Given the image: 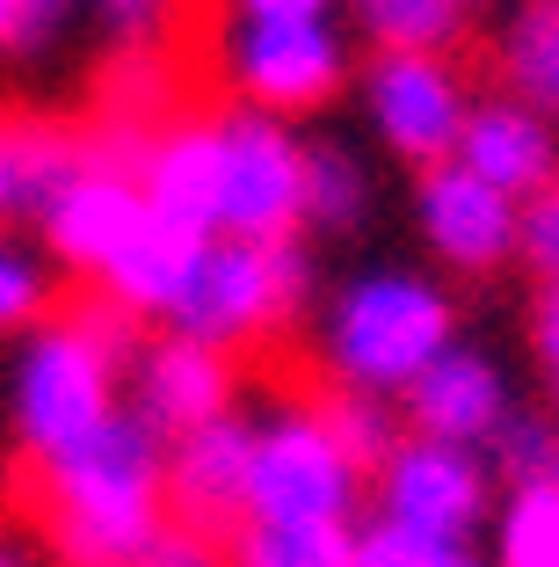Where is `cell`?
<instances>
[{
    "label": "cell",
    "mask_w": 559,
    "mask_h": 567,
    "mask_svg": "<svg viewBox=\"0 0 559 567\" xmlns=\"http://www.w3.org/2000/svg\"><path fill=\"white\" fill-rule=\"evenodd\" d=\"M51 306H59L51 262L37 248H22V240L0 234V342H8V334H37L51 320Z\"/></svg>",
    "instance_id": "cb8c5ba5"
},
{
    "label": "cell",
    "mask_w": 559,
    "mask_h": 567,
    "mask_svg": "<svg viewBox=\"0 0 559 567\" xmlns=\"http://www.w3.org/2000/svg\"><path fill=\"white\" fill-rule=\"evenodd\" d=\"M102 16H110V30H124V37H146L153 22L175 8V0H95Z\"/></svg>",
    "instance_id": "1f68e13d"
},
{
    "label": "cell",
    "mask_w": 559,
    "mask_h": 567,
    "mask_svg": "<svg viewBox=\"0 0 559 567\" xmlns=\"http://www.w3.org/2000/svg\"><path fill=\"white\" fill-rule=\"evenodd\" d=\"M363 117L379 132V146L407 167H444L458 161V138L473 124V81H465L451 59H428V51H379L363 66Z\"/></svg>",
    "instance_id": "ba28073f"
},
{
    "label": "cell",
    "mask_w": 559,
    "mask_h": 567,
    "mask_svg": "<svg viewBox=\"0 0 559 567\" xmlns=\"http://www.w3.org/2000/svg\"><path fill=\"white\" fill-rule=\"evenodd\" d=\"M516 255L538 269V284H559V183L524 204V240H516Z\"/></svg>",
    "instance_id": "83f0119b"
},
{
    "label": "cell",
    "mask_w": 559,
    "mask_h": 567,
    "mask_svg": "<svg viewBox=\"0 0 559 567\" xmlns=\"http://www.w3.org/2000/svg\"><path fill=\"white\" fill-rule=\"evenodd\" d=\"M30 502L59 567H138L167 532V436L124 401L81 451L30 466Z\"/></svg>",
    "instance_id": "6da1fadb"
},
{
    "label": "cell",
    "mask_w": 559,
    "mask_h": 567,
    "mask_svg": "<svg viewBox=\"0 0 559 567\" xmlns=\"http://www.w3.org/2000/svg\"><path fill=\"white\" fill-rule=\"evenodd\" d=\"M458 167H473L479 183H494L501 197L530 204L538 189L559 183V124H545L516 95H479L473 124L458 138Z\"/></svg>",
    "instance_id": "9a60e30c"
},
{
    "label": "cell",
    "mask_w": 559,
    "mask_h": 567,
    "mask_svg": "<svg viewBox=\"0 0 559 567\" xmlns=\"http://www.w3.org/2000/svg\"><path fill=\"white\" fill-rule=\"evenodd\" d=\"M349 567H494L479 560L473 546H436V538H414L400 524H356V546H349Z\"/></svg>",
    "instance_id": "484cf974"
},
{
    "label": "cell",
    "mask_w": 559,
    "mask_h": 567,
    "mask_svg": "<svg viewBox=\"0 0 559 567\" xmlns=\"http://www.w3.org/2000/svg\"><path fill=\"white\" fill-rule=\"evenodd\" d=\"M458 342V306L428 269L371 262L334 284L320 313V364L342 393L400 401L436 357Z\"/></svg>",
    "instance_id": "3957f363"
},
{
    "label": "cell",
    "mask_w": 559,
    "mask_h": 567,
    "mask_svg": "<svg viewBox=\"0 0 559 567\" xmlns=\"http://www.w3.org/2000/svg\"><path fill=\"white\" fill-rule=\"evenodd\" d=\"M306 299H313V255L298 248V240L218 234L204 248L189 291L175 299L167 328L189 334V342H211V350H240V342H262L283 320H298Z\"/></svg>",
    "instance_id": "277c9868"
},
{
    "label": "cell",
    "mask_w": 559,
    "mask_h": 567,
    "mask_svg": "<svg viewBox=\"0 0 559 567\" xmlns=\"http://www.w3.org/2000/svg\"><path fill=\"white\" fill-rule=\"evenodd\" d=\"M211 240L218 234H197V226H175V218L146 212V226H138L132 248L95 277V291L116 306V313L161 320V328H167V313H175V299L189 291V277H197V262H204Z\"/></svg>",
    "instance_id": "e0dca14e"
},
{
    "label": "cell",
    "mask_w": 559,
    "mask_h": 567,
    "mask_svg": "<svg viewBox=\"0 0 559 567\" xmlns=\"http://www.w3.org/2000/svg\"><path fill=\"white\" fill-rule=\"evenodd\" d=\"M81 22V0H15V59H37Z\"/></svg>",
    "instance_id": "f1b7e54d"
},
{
    "label": "cell",
    "mask_w": 559,
    "mask_h": 567,
    "mask_svg": "<svg viewBox=\"0 0 559 567\" xmlns=\"http://www.w3.org/2000/svg\"><path fill=\"white\" fill-rule=\"evenodd\" d=\"M247 466H255V415H218L167 444V524L232 538L247 524Z\"/></svg>",
    "instance_id": "4fadbf2b"
},
{
    "label": "cell",
    "mask_w": 559,
    "mask_h": 567,
    "mask_svg": "<svg viewBox=\"0 0 559 567\" xmlns=\"http://www.w3.org/2000/svg\"><path fill=\"white\" fill-rule=\"evenodd\" d=\"M530 350H538V371H545V385H552V401H559V284H545L538 306H530Z\"/></svg>",
    "instance_id": "4dcf8cb0"
},
{
    "label": "cell",
    "mask_w": 559,
    "mask_h": 567,
    "mask_svg": "<svg viewBox=\"0 0 559 567\" xmlns=\"http://www.w3.org/2000/svg\"><path fill=\"white\" fill-rule=\"evenodd\" d=\"M356 524H240L226 538L232 567H349Z\"/></svg>",
    "instance_id": "44dd1931"
},
{
    "label": "cell",
    "mask_w": 559,
    "mask_h": 567,
    "mask_svg": "<svg viewBox=\"0 0 559 567\" xmlns=\"http://www.w3.org/2000/svg\"><path fill=\"white\" fill-rule=\"evenodd\" d=\"M132 408L175 444V436L240 408V364H232V350H211V342H189V334L161 328L132 357Z\"/></svg>",
    "instance_id": "7c38bea8"
},
{
    "label": "cell",
    "mask_w": 559,
    "mask_h": 567,
    "mask_svg": "<svg viewBox=\"0 0 559 567\" xmlns=\"http://www.w3.org/2000/svg\"><path fill=\"white\" fill-rule=\"evenodd\" d=\"M37 226H44V248L66 269L102 277L116 255L132 248L138 226H146V189H138L132 175H102V167H87L81 183H66V197L51 204Z\"/></svg>",
    "instance_id": "2e32d148"
},
{
    "label": "cell",
    "mask_w": 559,
    "mask_h": 567,
    "mask_svg": "<svg viewBox=\"0 0 559 567\" xmlns=\"http://www.w3.org/2000/svg\"><path fill=\"white\" fill-rule=\"evenodd\" d=\"M465 8H487V0H465Z\"/></svg>",
    "instance_id": "8d00e7d4"
},
{
    "label": "cell",
    "mask_w": 559,
    "mask_h": 567,
    "mask_svg": "<svg viewBox=\"0 0 559 567\" xmlns=\"http://www.w3.org/2000/svg\"><path fill=\"white\" fill-rule=\"evenodd\" d=\"M371 167H363V153L334 146V138H320V146H306V226L313 234H356L363 218H371Z\"/></svg>",
    "instance_id": "ffe728a7"
},
{
    "label": "cell",
    "mask_w": 559,
    "mask_h": 567,
    "mask_svg": "<svg viewBox=\"0 0 559 567\" xmlns=\"http://www.w3.org/2000/svg\"><path fill=\"white\" fill-rule=\"evenodd\" d=\"M371 473L342 451L313 401H283L255 422V466H247V524H356Z\"/></svg>",
    "instance_id": "8992f818"
},
{
    "label": "cell",
    "mask_w": 559,
    "mask_h": 567,
    "mask_svg": "<svg viewBox=\"0 0 559 567\" xmlns=\"http://www.w3.org/2000/svg\"><path fill=\"white\" fill-rule=\"evenodd\" d=\"M138 567H232V560H226V538L189 532V524H167V532L153 538V553H146Z\"/></svg>",
    "instance_id": "f546056e"
},
{
    "label": "cell",
    "mask_w": 559,
    "mask_h": 567,
    "mask_svg": "<svg viewBox=\"0 0 559 567\" xmlns=\"http://www.w3.org/2000/svg\"><path fill=\"white\" fill-rule=\"evenodd\" d=\"M356 22L379 51H428V59H451L465 44V22L473 8L465 0H356Z\"/></svg>",
    "instance_id": "d6986e66"
},
{
    "label": "cell",
    "mask_w": 559,
    "mask_h": 567,
    "mask_svg": "<svg viewBox=\"0 0 559 567\" xmlns=\"http://www.w3.org/2000/svg\"><path fill=\"white\" fill-rule=\"evenodd\" d=\"M342 0H218V16H334Z\"/></svg>",
    "instance_id": "d6a6232c"
},
{
    "label": "cell",
    "mask_w": 559,
    "mask_h": 567,
    "mask_svg": "<svg viewBox=\"0 0 559 567\" xmlns=\"http://www.w3.org/2000/svg\"><path fill=\"white\" fill-rule=\"evenodd\" d=\"M132 357H138V320L116 313L102 291L66 306V320H44L22 342V357H15V436L30 451V466L81 451L124 408Z\"/></svg>",
    "instance_id": "7a4b0ae2"
},
{
    "label": "cell",
    "mask_w": 559,
    "mask_h": 567,
    "mask_svg": "<svg viewBox=\"0 0 559 567\" xmlns=\"http://www.w3.org/2000/svg\"><path fill=\"white\" fill-rule=\"evenodd\" d=\"M371 517L436 546H473L494 524V458L436 436H400L393 458L371 473Z\"/></svg>",
    "instance_id": "52a82bcc"
},
{
    "label": "cell",
    "mask_w": 559,
    "mask_h": 567,
    "mask_svg": "<svg viewBox=\"0 0 559 567\" xmlns=\"http://www.w3.org/2000/svg\"><path fill=\"white\" fill-rule=\"evenodd\" d=\"M153 110H167V66H161V51H124L116 73H110V117L146 124Z\"/></svg>",
    "instance_id": "4316f807"
},
{
    "label": "cell",
    "mask_w": 559,
    "mask_h": 567,
    "mask_svg": "<svg viewBox=\"0 0 559 567\" xmlns=\"http://www.w3.org/2000/svg\"><path fill=\"white\" fill-rule=\"evenodd\" d=\"M313 408L328 415V430L342 436V451L356 458L363 473H379L385 458H393V444L407 436V422H400V401H371V393H342V385H328Z\"/></svg>",
    "instance_id": "603a6c76"
},
{
    "label": "cell",
    "mask_w": 559,
    "mask_h": 567,
    "mask_svg": "<svg viewBox=\"0 0 559 567\" xmlns=\"http://www.w3.org/2000/svg\"><path fill=\"white\" fill-rule=\"evenodd\" d=\"M138 189H146V212L218 234V218H226V124L218 117L161 124L146 146V167H138Z\"/></svg>",
    "instance_id": "5bb4252c"
},
{
    "label": "cell",
    "mask_w": 559,
    "mask_h": 567,
    "mask_svg": "<svg viewBox=\"0 0 559 567\" xmlns=\"http://www.w3.org/2000/svg\"><path fill=\"white\" fill-rule=\"evenodd\" d=\"M494 81L545 124H559V0H509L494 30Z\"/></svg>",
    "instance_id": "ac0fdd59"
},
{
    "label": "cell",
    "mask_w": 559,
    "mask_h": 567,
    "mask_svg": "<svg viewBox=\"0 0 559 567\" xmlns=\"http://www.w3.org/2000/svg\"><path fill=\"white\" fill-rule=\"evenodd\" d=\"M0 567H44V553H37V546H22L15 532H0Z\"/></svg>",
    "instance_id": "e575fe53"
},
{
    "label": "cell",
    "mask_w": 559,
    "mask_h": 567,
    "mask_svg": "<svg viewBox=\"0 0 559 567\" xmlns=\"http://www.w3.org/2000/svg\"><path fill=\"white\" fill-rule=\"evenodd\" d=\"M494 473H509V487H559V415H524L494 436Z\"/></svg>",
    "instance_id": "d4e9b609"
},
{
    "label": "cell",
    "mask_w": 559,
    "mask_h": 567,
    "mask_svg": "<svg viewBox=\"0 0 559 567\" xmlns=\"http://www.w3.org/2000/svg\"><path fill=\"white\" fill-rule=\"evenodd\" d=\"M211 66L232 110H328L349 87V37L334 16H226L211 37Z\"/></svg>",
    "instance_id": "5b68a950"
},
{
    "label": "cell",
    "mask_w": 559,
    "mask_h": 567,
    "mask_svg": "<svg viewBox=\"0 0 559 567\" xmlns=\"http://www.w3.org/2000/svg\"><path fill=\"white\" fill-rule=\"evenodd\" d=\"M414 226H422L428 255H436L451 277H494L501 262H516L524 204L501 197L494 183H479L473 167L444 161L414 183Z\"/></svg>",
    "instance_id": "30bf717a"
},
{
    "label": "cell",
    "mask_w": 559,
    "mask_h": 567,
    "mask_svg": "<svg viewBox=\"0 0 559 567\" xmlns=\"http://www.w3.org/2000/svg\"><path fill=\"white\" fill-rule=\"evenodd\" d=\"M494 567H559V487H509L494 509Z\"/></svg>",
    "instance_id": "7402d4cb"
},
{
    "label": "cell",
    "mask_w": 559,
    "mask_h": 567,
    "mask_svg": "<svg viewBox=\"0 0 559 567\" xmlns=\"http://www.w3.org/2000/svg\"><path fill=\"white\" fill-rule=\"evenodd\" d=\"M400 422H407V436L494 451V436L516 422V379L501 371V357H487L479 342H451V350L400 393Z\"/></svg>",
    "instance_id": "8fae6325"
},
{
    "label": "cell",
    "mask_w": 559,
    "mask_h": 567,
    "mask_svg": "<svg viewBox=\"0 0 559 567\" xmlns=\"http://www.w3.org/2000/svg\"><path fill=\"white\" fill-rule=\"evenodd\" d=\"M226 218L232 240H298L306 226V138L291 117L226 110Z\"/></svg>",
    "instance_id": "9c48e42d"
},
{
    "label": "cell",
    "mask_w": 559,
    "mask_h": 567,
    "mask_svg": "<svg viewBox=\"0 0 559 567\" xmlns=\"http://www.w3.org/2000/svg\"><path fill=\"white\" fill-rule=\"evenodd\" d=\"M0 59H15V0H0Z\"/></svg>",
    "instance_id": "d590c367"
},
{
    "label": "cell",
    "mask_w": 559,
    "mask_h": 567,
    "mask_svg": "<svg viewBox=\"0 0 559 567\" xmlns=\"http://www.w3.org/2000/svg\"><path fill=\"white\" fill-rule=\"evenodd\" d=\"M22 218V175H15V132L0 124V226Z\"/></svg>",
    "instance_id": "836d02e7"
}]
</instances>
